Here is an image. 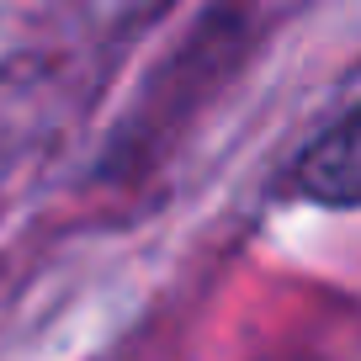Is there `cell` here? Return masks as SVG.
<instances>
[{
	"instance_id": "1",
	"label": "cell",
	"mask_w": 361,
	"mask_h": 361,
	"mask_svg": "<svg viewBox=\"0 0 361 361\" xmlns=\"http://www.w3.org/2000/svg\"><path fill=\"white\" fill-rule=\"evenodd\" d=\"M293 192L324 207H361V102H350L293 159Z\"/></svg>"
}]
</instances>
